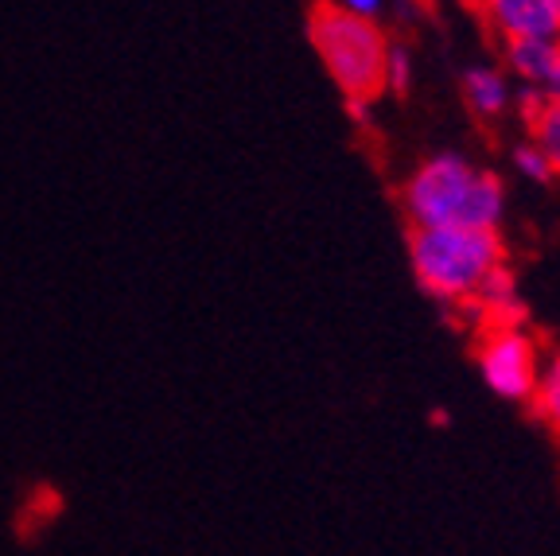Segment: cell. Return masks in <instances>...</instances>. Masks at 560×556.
Returning <instances> with one entry per match:
<instances>
[{
  "mask_svg": "<svg viewBox=\"0 0 560 556\" xmlns=\"http://www.w3.org/2000/svg\"><path fill=\"white\" fill-rule=\"evenodd\" d=\"M475 320V327H499V323H525V300L517 292V277L510 273V265H502L494 277L482 285V292L475 296V304L467 308Z\"/></svg>",
  "mask_w": 560,
  "mask_h": 556,
  "instance_id": "cell-8",
  "label": "cell"
},
{
  "mask_svg": "<svg viewBox=\"0 0 560 556\" xmlns=\"http://www.w3.org/2000/svg\"><path fill=\"white\" fill-rule=\"evenodd\" d=\"M545 102L560 105V62H557V70H552V79H549V86H545Z\"/></svg>",
  "mask_w": 560,
  "mask_h": 556,
  "instance_id": "cell-15",
  "label": "cell"
},
{
  "mask_svg": "<svg viewBox=\"0 0 560 556\" xmlns=\"http://www.w3.org/2000/svg\"><path fill=\"white\" fill-rule=\"evenodd\" d=\"M525 137L541 148L545 157H549L552 172L560 175V105L545 102L541 109H537V114L525 121Z\"/></svg>",
  "mask_w": 560,
  "mask_h": 556,
  "instance_id": "cell-11",
  "label": "cell"
},
{
  "mask_svg": "<svg viewBox=\"0 0 560 556\" xmlns=\"http://www.w3.org/2000/svg\"><path fill=\"white\" fill-rule=\"evenodd\" d=\"M331 4H339V9L350 12V16H362V20H374V24H382L397 0H331Z\"/></svg>",
  "mask_w": 560,
  "mask_h": 556,
  "instance_id": "cell-13",
  "label": "cell"
},
{
  "mask_svg": "<svg viewBox=\"0 0 560 556\" xmlns=\"http://www.w3.org/2000/svg\"><path fill=\"white\" fill-rule=\"evenodd\" d=\"M307 39L342 102L377 105V97H385V59L394 39L382 24L350 16L331 0H315L307 12Z\"/></svg>",
  "mask_w": 560,
  "mask_h": 556,
  "instance_id": "cell-3",
  "label": "cell"
},
{
  "mask_svg": "<svg viewBox=\"0 0 560 556\" xmlns=\"http://www.w3.org/2000/svg\"><path fill=\"white\" fill-rule=\"evenodd\" d=\"M412 280L429 300L467 312L494 273L506 265L499 230H409Z\"/></svg>",
  "mask_w": 560,
  "mask_h": 556,
  "instance_id": "cell-2",
  "label": "cell"
},
{
  "mask_svg": "<svg viewBox=\"0 0 560 556\" xmlns=\"http://www.w3.org/2000/svg\"><path fill=\"white\" fill-rule=\"evenodd\" d=\"M347 105L350 121L359 125V129H370V117H374V102H342Z\"/></svg>",
  "mask_w": 560,
  "mask_h": 556,
  "instance_id": "cell-14",
  "label": "cell"
},
{
  "mask_svg": "<svg viewBox=\"0 0 560 556\" xmlns=\"http://www.w3.org/2000/svg\"><path fill=\"white\" fill-rule=\"evenodd\" d=\"M459 94H464V105L471 109V117H479L482 125H499L506 117H514L517 82L502 70V62L467 67L464 79H459Z\"/></svg>",
  "mask_w": 560,
  "mask_h": 556,
  "instance_id": "cell-6",
  "label": "cell"
},
{
  "mask_svg": "<svg viewBox=\"0 0 560 556\" xmlns=\"http://www.w3.org/2000/svg\"><path fill=\"white\" fill-rule=\"evenodd\" d=\"M560 62V35H537V39H510L502 44V70L517 86L545 90Z\"/></svg>",
  "mask_w": 560,
  "mask_h": 556,
  "instance_id": "cell-7",
  "label": "cell"
},
{
  "mask_svg": "<svg viewBox=\"0 0 560 556\" xmlns=\"http://www.w3.org/2000/svg\"><path fill=\"white\" fill-rule=\"evenodd\" d=\"M534 413L552 428V436L560 440V350L545 355V370H541V382H537L534 393Z\"/></svg>",
  "mask_w": 560,
  "mask_h": 556,
  "instance_id": "cell-9",
  "label": "cell"
},
{
  "mask_svg": "<svg viewBox=\"0 0 560 556\" xmlns=\"http://www.w3.org/2000/svg\"><path fill=\"white\" fill-rule=\"evenodd\" d=\"M409 230H499L510 207L506 179L464 152H429L397 187Z\"/></svg>",
  "mask_w": 560,
  "mask_h": 556,
  "instance_id": "cell-1",
  "label": "cell"
},
{
  "mask_svg": "<svg viewBox=\"0 0 560 556\" xmlns=\"http://www.w3.org/2000/svg\"><path fill=\"white\" fill-rule=\"evenodd\" d=\"M549 9H552V16H557V27H560V0H549Z\"/></svg>",
  "mask_w": 560,
  "mask_h": 556,
  "instance_id": "cell-17",
  "label": "cell"
},
{
  "mask_svg": "<svg viewBox=\"0 0 560 556\" xmlns=\"http://www.w3.org/2000/svg\"><path fill=\"white\" fill-rule=\"evenodd\" d=\"M447 420H452V417H447L444 409H436V413H432V425H447Z\"/></svg>",
  "mask_w": 560,
  "mask_h": 556,
  "instance_id": "cell-16",
  "label": "cell"
},
{
  "mask_svg": "<svg viewBox=\"0 0 560 556\" xmlns=\"http://www.w3.org/2000/svg\"><path fill=\"white\" fill-rule=\"evenodd\" d=\"M471 4L499 44L537 39V35H560L549 0H471Z\"/></svg>",
  "mask_w": 560,
  "mask_h": 556,
  "instance_id": "cell-5",
  "label": "cell"
},
{
  "mask_svg": "<svg viewBox=\"0 0 560 556\" xmlns=\"http://www.w3.org/2000/svg\"><path fill=\"white\" fill-rule=\"evenodd\" d=\"M506 160H510V172H514L522 183H534V187H549V183L557 179V172H552L549 157H545L541 148H537L529 137L514 140V144H510V157Z\"/></svg>",
  "mask_w": 560,
  "mask_h": 556,
  "instance_id": "cell-10",
  "label": "cell"
},
{
  "mask_svg": "<svg viewBox=\"0 0 560 556\" xmlns=\"http://www.w3.org/2000/svg\"><path fill=\"white\" fill-rule=\"evenodd\" d=\"M412 90V55L409 47L394 44L389 47V59H385V94L405 97Z\"/></svg>",
  "mask_w": 560,
  "mask_h": 556,
  "instance_id": "cell-12",
  "label": "cell"
},
{
  "mask_svg": "<svg viewBox=\"0 0 560 556\" xmlns=\"http://www.w3.org/2000/svg\"><path fill=\"white\" fill-rule=\"evenodd\" d=\"M475 366L490 393L510 405H529L545 370V350L525 323H499L479 327L475 343Z\"/></svg>",
  "mask_w": 560,
  "mask_h": 556,
  "instance_id": "cell-4",
  "label": "cell"
}]
</instances>
